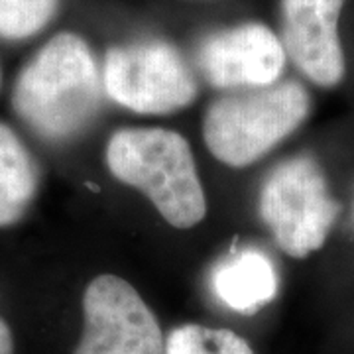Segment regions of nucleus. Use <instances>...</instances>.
<instances>
[{"label":"nucleus","instance_id":"1","mask_svg":"<svg viewBox=\"0 0 354 354\" xmlns=\"http://www.w3.org/2000/svg\"><path fill=\"white\" fill-rule=\"evenodd\" d=\"M102 81L88 44L59 32L22 67L12 88L14 113L48 142L81 134L101 109Z\"/></svg>","mask_w":354,"mask_h":354},{"label":"nucleus","instance_id":"2","mask_svg":"<svg viewBox=\"0 0 354 354\" xmlns=\"http://www.w3.org/2000/svg\"><path fill=\"white\" fill-rule=\"evenodd\" d=\"M106 167L120 183L142 191L167 225L193 228L207 215V199L191 146L176 130L120 128L111 134Z\"/></svg>","mask_w":354,"mask_h":354},{"label":"nucleus","instance_id":"3","mask_svg":"<svg viewBox=\"0 0 354 354\" xmlns=\"http://www.w3.org/2000/svg\"><path fill=\"white\" fill-rule=\"evenodd\" d=\"M311 111V97L297 81L241 88L205 113L203 140L228 167H248L293 134Z\"/></svg>","mask_w":354,"mask_h":354},{"label":"nucleus","instance_id":"4","mask_svg":"<svg viewBox=\"0 0 354 354\" xmlns=\"http://www.w3.org/2000/svg\"><path fill=\"white\" fill-rule=\"evenodd\" d=\"M258 211L274 241L291 258H307L327 242L341 213L321 165L311 156H293L266 176Z\"/></svg>","mask_w":354,"mask_h":354},{"label":"nucleus","instance_id":"5","mask_svg":"<svg viewBox=\"0 0 354 354\" xmlns=\"http://www.w3.org/2000/svg\"><path fill=\"white\" fill-rule=\"evenodd\" d=\"M102 88L136 114H171L197 97V79L183 55L162 39L114 46L104 55Z\"/></svg>","mask_w":354,"mask_h":354},{"label":"nucleus","instance_id":"6","mask_svg":"<svg viewBox=\"0 0 354 354\" xmlns=\"http://www.w3.org/2000/svg\"><path fill=\"white\" fill-rule=\"evenodd\" d=\"M75 354H164L160 323L127 279L114 274L91 279Z\"/></svg>","mask_w":354,"mask_h":354},{"label":"nucleus","instance_id":"7","mask_svg":"<svg viewBox=\"0 0 354 354\" xmlns=\"http://www.w3.org/2000/svg\"><path fill=\"white\" fill-rule=\"evenodd\" d=\"M281 39L260 22L218 30L203 39L197 65L216 88L266 87L279 81L286 67Z\"/></svg>","mask_w":354,"mask_h":354},{"label":"nucleus","instance_id":"8","mask_svg":"<svg viewBox=\"0 0 354 354\" xmlns=\"http://www.w3.org/2000/svg\"><path fill=\"white\" fill-rule=\"evenodd\" d=\"M344 0H281V46L311 83L337 87L346 73L339 36Z\"/></svg>","mask_w":354,"mask_h":354},{"label":"nucleus","instance_id":"9","mask_svg":"<svg viewBox=\"0 0 354 354\" xmlns=\"http://www.w3.org/2000/svg\"><path fill=\"white\" fill-rule=\"evenodd\" d=\"M278 270L258 248L227 254L211 272V288L228 309L252 315L278 295Z\"/></svg>","mask_w":354,"mask_h":354},{"label":"nucleus","instance_id":"10","mask_svg":"<svg viewBox=\"0 0 354 354\" xmlns=\"http://www.w3.org/2000/svg\"><path fill=\"white\" fill-rule=\"evenodd\" d=\"M39 187V171L34 156L12 128L0 122V228L16 225Z\"/></svg>","mask_w":354,"mask_h":354},{"label":"nucleus","instance_id":"11","mask_svg":"<svg viewBox=\"0 0 354 354\" xmlns=\"http://www.w3.org/2000/svg\"><path fill=\"white\" fill-rule=\"evenodd\" d=\"M164 354H254V351L234 330L189 323L169 333Z\"/></svg>","mask_w":354,"mask_h":354},{"label":"nucleus","instance_id":"12","mask_svg":"<svg viewBox=\"0 0 354 354\" xmlns=\"http://www.w3.org/2000/svg\"><path fill=\"white\" fill-rule=\"evenodd\" d=\"M59 0H0V38L26 39L55 18Z\"/></svg>","mask_w":354,"mask_h":354},{"label":"nucleus","instance_id":"13","mask_svg":"<svg viewBox=\"0 0 354 354\" xmlns=\"http://www.w3.org/2000/svg\"><path fill=\"white\" fill-rule=\"evenodd\" d=\"M0 354H14L12 330L2 317H0Z\"/></svg>","mask_w":354,"mask_h":354},{"label":"nucleus","instance_id":"14","mask_svg":"<svg viewBox=\"0 0 354 354\" xmlns=\"http://www.w3.org/2000/svg\"><path fill=\"white\" fill-rule=\"evenodd\" d=\"M353 223H354V207H353Z\"/></svg>","mask_w":354,"mask_h":354}]
</instances>
